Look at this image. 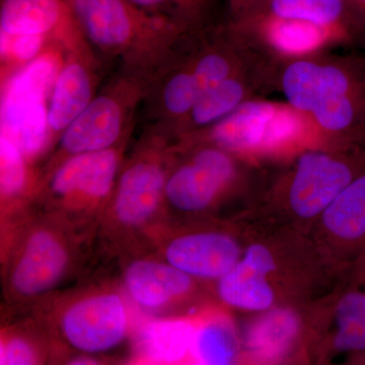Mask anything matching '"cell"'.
<instances>
[{"label": "cell", "mask_w": 365, "mask_h": 365, "mask_svg": "<svg viewBox=\"0 0 365 365\" xmlns=\"http://www.w3.org/2000/svg\"><path fill=\"white\" fill-rule=\"evenodd\" d=\"M122 146L72 155L47 175L46 193L66 211H93L110 198L122 163Z\"/></svg>", "instance_id": "obj_8"}, {"label": "cell", "mask_w": 365, "mask_h": 365, "mask_svg": "<svg viewBox=\"0 0 365 365\" xmlns=\"http://www.w3.org/2000/svg\"><path fill=\"white\" fill-rule=\"evenodd\" d=\"M193 143H199L196 150L170 167L165 189L170 205L185 212L207 208L232 184L237 173L232 153L213 144Z\"/></svg>", "instance_id": "obj_10"}, {"label": "cell", "mask_w": 365, "mask_h": 365, "mask_svg": "<svg viewBox=\"0 0 365 365\" xmlns=\"http://www.w3.org/2000/svg\"><path fill=\"white\" fill-rule=\"evenodd\" d=\"M150 83L148 76L122 69L60 134L47 175L72 155L119 146L130 130L136 109L145 100Z\"/></svg>", "instance_id": "obj_5"}, {"label": "cell", "mask_w": 365, "mask_h": 365, "mask_svg": "<svg viewBox=\"0 0 365 365\" xmlns=\"http://www.w3.org/2000/svg\"><path fill=\"white\" fill-rule=\"evenodd\" d=\"M63 60V45L53 39L44 52L2 81L1 134L29 162L49 143L48 95Z\"/></svg>", "instance_id": "obj_4"}, {"label": "cell", "mask_w": 365, "mask_h": 365, "mask_svg": "<svg viewBox=\"0 0 365 365\" xmlns=\"http://www.w3.org/2000/svg\"><path fill=\"white\" fill-rule=\"evenodd\" d=\"M365 172V145L337 148L332 153L307 150L295 163L288 202L302 218H313L324 211L360 174Z\"/></svg>", "instance_id": "obj_6"}, {"label": "cell", "mask_w": 365, "mask_h": 365, "mask_svg": "<svg viewBox=\"0 0 365 365\" xmlns=\"http://www.w3.org/2000/svg\"><path fill=\"white\" fill-rule=\"evenodd\" d=\"M347 1L351 6L353 11L359 14V18L365 24V0H347Z\"/></svg>", "instance_id": "obj_28"}, {"label": "cell", "mask_w": 365, "mask_h": 365, "mask_svg": "<svg viewBox=\"0 0 365 365\" xmlns=\"http://www.w3.org/2000/svg\"><path fill=\"white\" fill-rule=\"evenodd\" d=\"M295 321L289 314H271L264 318L254 331L253 347L261 350H281L283 342H289L290 335L295 331Z\"/></svg>", "instance_id": "obj_24"}, {"label": "cell", "mask_w": 365, "mask_h": 365, "mask_svg": "<svg viewBox=\"0 0 365 365\" xmlns=\"http://www.w3.org/2000/svg\"><path fill=\"white\" fill-rule=\"evenodd\" d=\"M322 218L324 227L344 248L365 253V172L341 192Z\"/></svg>", "instance_id": "obj_18"}, {"label": "cell", "mask_w": 365, "mask_h": 365, "mask_svg": "<svg viewBox=\"0 0 365 365\" xmlns=\"http://www.w3.org/2000/svg\"><path fill=\"white\" fill-rule=\"evenodd\" d=\"M74 26L66 0H1L0 34L45 35L58 39Z\"/></svg>", "instance_id": "obj_17"}, {"label": "cell", "mask_w": 365, "mask_h": 365, "mask_svg": "<svg viewBox=\"0 0 365 365\" xmlns=\"http://www.w3.org/2000/svg\"><path fill=\"white\" fill-rule=\"evenodd\" d=\"M71 257L61 232L39 227L30 230L9 264L6 288L16 299H31L56 287L69 269Z\"/></svg>", "instance_id": "obj_11"}, {"label": "cell", "mask_w": 365, "mask_h": 365, "mask_svg": "<svg viewBox=\"0 0 365 365\" xmlns=\"http://www.w3.org/2000/svg\"><path fill=\"white\" fill-rule=\"evenodd\" d=\"M275 91L335 148L365 145V53L330 50L278 61Z\"/></svg>", "instance_id": "obj_1"}, {"label": "cell", "mask_w": 365, "mask_h": 365, "mask_svg": "<svg viewBox=\"0 0 365 365\" xmlns=\"http://www.w3.org/2000/svg\"><path fill=\"white\" fill-rule=\"evenodd\" d=\"M128 329L123 297L109 289L72 300L59 317L62 338L79 354L111 351L126 339Z\"/></svg>", "instance_id": "obj_9"}, {"label": "cell", "mask_w": 365, "mask_h": 365, "mask_svg": "<svg viewBox=\"0 0 365 365\" xmlns=\"http://www.w3.org/2000/svg\"><path fill=\"white\" fill-rule=\"evenodd\" d=\"M242 259L251 267L265 275L269 276L276 270V262L273 254L263 245H252L246 250Z\"/></svg>", "instance_id": "obj_26"}, {"label": "cell", "mask_w": 365, "mask_h": 365, "mask_svg": "<svg viewBox=\"0 0 365 365\" xmlns=\"http://www.w3.org/2000/svg\"><path fill=\"white\" fill-rule=\"evenodd\" d=\"M165 259L191 277L220 280L241 260V249L223 232H192L174 237L165 246Z\"/></svg>", "instance_id": "obj_15"}, {"label": "cell", "mask_w": 365, "mask_h": 365, "mask_svg": "<svg viewBox=\"0 0 365 365\" xmlns=\"http://www.w3.org/2000/svg\"><path fill=\"white\" fill-rule=\"evenodd\" d=\"M30 186L29 160L9 137L0 136V191L2 203L21 199Z\"/></svg>", "instance_id": "obj_23"}, {"label": "cell", "mask_w": 365, "mask_h": 365, "mask_svg": "<svg viewBox=\"0 0 365 365\" xmlns=\"http://www.w3.org/2000/svg\"><path fill=\"white\" fill-rule=\"evenodd\" d=\"M196 324L189 319H153L141 331L140 351L157 364L182 361L190 355Z\"/></svg>", "instance_id": "obj_19"}, {"label": "cell", "mask_w": 365, "mask_h": 365, "mask_svg": "<svg viewBox=\"0 0 365 365\" xmlns=\"http://www.w3.org/2000/svg\"><path fill=\"white\" fill-rule=\"evenodd\" d=\"M191 276L170 263L136 260L124 272L125 288L133 302L145 309H158L191 292Z\"/></svg>", "instance_id": "obj_16"}, {"label": "cell", "mask_w": 365, "mask_h": 365, "mask_svg": "<svg viewBox=\"0 0 365 365\" xmlns=\"http://www.w3.org/2000/svg\"><path fill=\"white\" fill-rule=\"evenodd\" d=\"M276 66L273 58L260 60L203 93L173 135L184 138L197 133L217 123L247 101L275 91Z\"/></svg>", "instance_id": "obj_13"}, {"label": "cell", "mask_w": 365, "mask_h": 365, "mask_svg": "<svg viewBox=\"0 0 365 365\" xmlns=\"http://www.w3.org/2000/svg\"><path fill=\"white\" fill-rule=\"evenodd\" d=\"M163 137L165 132L158 127L148 143L120 173L112 215L122 227H143L160 208L170 169V150L165 145Z\"/></svg>", "instance_id": "obj_7"}, {"label": "cell", "mask_w": 365, "mask_h": 365, "mask_svg": "<svg viewBox=\"0 0 365 365\" xmlns=\"http://www.w3.org/2000/svg\"><path fill=\"white\" fill-rule=\"evenodd\" d=\"M265 0H227L230 21H239L254 13Z\"/></svg>", "instance_id": "obj_27"}, {"label": "cell", "mask_w": 365, "mask_h": 365, "mask_svg": "<svg viewBox=\"0 0 365 365\" xmlns=\"http://www.w3.org/2000/svg\"><path fill=\"white\" fill-rule=\"evenodd\" d=\"M321 138L311 118L288 104L263 97L247 101L217 123L184 137L234 155H270Z\"/></svg>", "instance_id": "obj_3"}, {"label": "cell", "mask_w": 365, "mask_h": 365, "mask_svg": "<svg viewBox=\"0 0 365 365\" xmlns=\"http://www.w3.org/2000/svg\"><path fill=\"white\" fill-rule=\"evenodd\" d=\"M239 352V340L227 319L211 318L196 324L190 356L197 364H230Z\"/></svg>", "instance_id": "obj_21"}, {"label": "cell", "mask_w": 365, "mask_h": 365, "mask_svg": "<svg viewBox=\"0 0 365 365\" xmlns=\"http://www.w3.org/2000/svg\"><path fill=\"white\" fill-rule=\"evenodd\" d=\"M155 16L167 19L182 29L191 33L215 24L211 19L215 0H130Z\"/></svg>", "instance_id": "obj_22"}, {"label": "cell", "mask_w": 365, "mask_h": 365, "mask_svg": "<svg viewBox=\"0 0 365 365\" xmlns=\"http://www.w3.org/2000/svg\"><path fill=\"white\" fill-rule=\"evenodd\" d=\"M41 353L26 334H6L0 345V364L31 365L39 364Z\"/></svg>", "instance_id": "obj_25"}, {"label": "cell", "mask_w": 365, "mask_h": 365, "mask_svg": "<svg viewBox=\"0 0 365 365\" xmlns=\"http://www.w3.org/2000/svg\"><path fill=\"white\" fill-rule=\"evenodd\" d=\"M63 60L53 83L48 105L49 138L66 130L97 95L93 51L81 32L62 42Z\"/></svg>", "instance_id": "obj_12"}, {"label": "cell", "mask_w": 365, "mask_h": 365, "mask_svg": "<svg viewBox=\"0 0 365 365\" xmlns=\"http://www.w3.org/2000/svg\"><path fill=\"white\" fill-rule=\"evenodd\" d=\"M91 51L153 78L186 32L130 0H66Z\"/></svg>", "instance_id": "obj_2"}, {"label": "cell", "mask_w": 365, "mask_h": 365, "mask_svg": "<svg viewBox=\"0 0 365 365\" xmlns=\"http://www.w3.org/2000/svg\"><path fill=\"white\" fill-rule=\"evenodd\" d=\"M267 278V275L251 267L241 258L230 272L218 280V295L225 304L237 309L267 311L275 299Z\"/></svg>", "instance_id": "obj_20"}, {"label": "cell", "mask_w": 365, "mask_h": 365, "mask_svg": "<svg viewBox=\"0 0 365 365\" xmlns=\"http://www.w3.org/2000/svg\"><path fill=\"white\" fill-rule=\"evenodd\" d=\"M254 14L306 21L330 34L339 49L365 51V24L347 0H265L247 16Z\"/></svg>", "instance_id": "obj_14"}, {"label": "cell", "mask_w": 365, "mask_h": 365, "mask_svg": "<svg viewBox=\"0 0 365 365\" xmlns=\"http://www.w3.org/2000/svg\"><path fill=\"white\" fill-rule=\"evenodd\" d=\"M364 264H365V262H364ZM364 272H365V265H364Z\"/></svg>", "instance_id": "obj_29"}]
</instances>
